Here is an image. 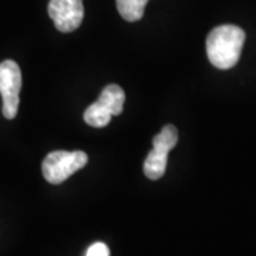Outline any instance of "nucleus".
I'll use <instances>...</instances> for the list:
<instances>
[{
	"instance_id": "obj_5",
	"label": "nucleus",
	"mask_w": 256,
	"mask_h": 256,
	"mask_svg": "<svg viewBox=\"0 0 256 256\" xmlns=\"http://www.w3.org/2000/svg\"><path fill=\"white\" fill-rule=\"evenodd\" d=\"M22 90V72L16 62L4 60L0 63V96L3 98V116L13 120L18 116Z\"/></svg>"
},
{
	"instance_id": "obj_1",
	"label": "nucleus",
	"mask_w": 256,
	"mask_h": 256,
	"mask_svg": "<svg viewBox=\"0 0 256 256\" xmlns=\"http://www.w3.org/2000/svg\"><path fill=\"white\" fill-rule=\"evenodd\" d=\"M245 43V32L234 24L215 28L206 37L208 58L220 70L232 68L238 63Z\"/></svg>"
},
{
	"instance_id": "obj_4",
	"label": "nucleus",
	"mask_w": 256,
	"mask_h": 256,
	"mask_svg": "<svg viewBox=\"0 0 256 256\" xmlns=\"http://www.w3.org/2000/svg\"><path fill=\"white\" fill-rule=\"evenodd\" d=\"M176 142L178 131L171 124L162 127L161 132L152 138V150L144 162V172L150 180H160L165 174L168 154L176 146Z\"/></svg>"
},
{
	"instance_id": "obj_6",
	"label": "nucleus",
	"mask_w": 256,
	"mask_h": 256,
	"mask_svg": "<svg viewBox=\"0 0 256 256\" xmlns=\"http://www.w3.org/2000/svg\"><path fill=\"white\" fill-rule=\"evenodd\" d=\"M48 16L62 33H70L82 24L84 18L82 0H50Z\"/></svg>"
},
{
	"instance_id": "obj_3",
	"label": "nucleus",
	"mask_w": 256,
	"mask_h": 256,
	"mask_svg": "<svg viewBox=\"0 0 256 256\" xmlns=\"http://www.w3.org/2000/svg\"><path fill=\"white\" fill-rule=\"evenodd\" d=\"M88 156L84 151H53L44 158L42 171L47 182L57 185L87 165Z\"/></svg>"
},
{
	"instance_id": "obj_7",
	"label": "nucleus",
	"mask_w": 256,
	"mask_h": 256,
	"mask_svg": "<svg viewBox=\"0 0 256 256\" xmlns=\"http://www.w3.org/2000/svg\"><path fill=\"white\" fill-rule=\"evenodd\" d=\"M148 0H117L120 14L127 22H137L144 16Z\"/></svg>"
},
{
	"instance_id": "obj_8",
	"label": "nucleus",
	"mask_w": 256,
	"mask_h": 256,
	"mask_svg": "<svg viewBox=\"0 0 256 256\" xmlns=\"http://www.w3.org/2000/svg\"><path fill=\"white\" fill-rule=\"evenodd\" d=\"M86 256H110V249L102 242H96L87 249Z\"/></svg>"
},
{
	"instance_id": "obj_2",
	"label": "nucleus",
	"mask_w": 256,
	"mask_h": 256,
	"mask_svg": "<svg viewBox=\"0 0 256 256\" xmlns=\"http://www.w3.org/2000/svg\"><path fill=\"white\" fill-rule=\"evenodd\" d=\"M126 101V92L117 84H110L104 87L98 101L84 111V121L94 128L106 127L111 121L112 116L122 112Z\"/></svg>"
}]
</instances>
